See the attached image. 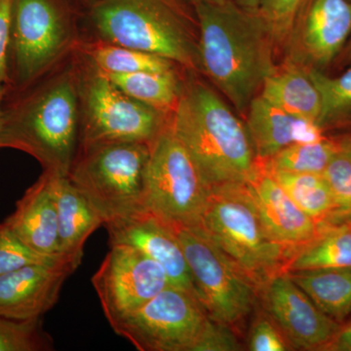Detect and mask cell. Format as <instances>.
Returning a JSON list of instances; mask_svg holds the SVG:
<instances>
[{"label":"cell","instance_id":"obj_1","mask_svg":"<svg viewBox=\"0 0 351 351\" xmlns=\"http://www.w3.org/2000/svg\"><path fill=\"white\" fill-rule=\"evenodd\" d=\"M80 64L75 61L19 90H7L0 149L34 156L43 171L68 176L80 147Z\"/></svg>","mask_w":351,"mask_h":351},{"label":"cell","instance_id":"obj_2","mask_svg":"<svg viewBox=\"0 0 351 351\" xmlns=\"http://www.w3.org/2000/svg\"><path fill=\"white\" fill-rule=\"evenodd\" d=\"M197 63L239 112L246 113L274 71V43L258 13L234 2L196 4Z\"/></svg>","mask_w":351,"mask_h":351},{"label":"cell","instance_id":"obj_3","mask_svg":"<svg viewBox=\"0 0 351 351\" xmlns=\"http://www.w3.org/2000/svg\"><path fill=\"white\" fill-rule=\"evenodd\" d=\"M169 123L211 189L245 184L257 169L246 124L207 85L184 83Z\"/></svg>","mask_w":351,"mask_h":351},{"label":"cell","instance_id":"obj_4","mask_svg":"<svg viewBox=\"0 0 351 351\" xmlns=\"http://www.w3.org/2000/svg\"><path fill=\"white\" fill-rule=\"evenodd\" d=\"M88 20L97 40L198 69L197 38L170 0H95Z\"/></svg>","mask_w":351,"mask_h":351},{"label":"cell","instance_id":"obj_5","mask_svg":"<svg viewBox=\"0 0 351 351\" xmlns=\"http://www.w3.org/2000/svg\"><path fill=\"white\" fill-rule=\"evenodd\" d=\"M77 25L66 0H13L8 91L47 75L77 45Z\"/></svg>","mask_w":351,"mask_h":351},{"label":"cell","instance_id":"obj_6","mask_svg":"<svg viewBox=\"0 0 351 351\" xmlns=\"http://www.w3.org/2000/svg\"><path fill=\"white\" fill-rule=\"evenodd\" d=\"M149 156L151 144L147 143L113 142L80 147L68 177L86 195L106 223L145 208Z\"/></svg>","mask_w":351,"mask_h":351},{"label":"cell","instance_id":"obj_7","mask_svg":"<svg viewBox=\"0 0 351 351\" xmlns=\"http://www.w3.org/2000/svg\"><path fill=\"white\" fill-rule=\"evenodd\" d=\"M200 228L254 283L274 276L287 248L271 239L245 184L212 189Z\"/></svg>","mask_w":351,"mask_h":351},{"label":"cell","instance_id":"obj_8","mask_svg":"<svg viewBox=\"0 0 351 351\" xmlns=\"http://www.w3.org/2000/svg\"><path fill=\"white\" fill-rule=\"evenodd\" d=\"M211 193L195 159L168 122L151 144L145 209L174 228H193L200 226Z\"/></svg>","mask_w":351,"mask_h":351},{"label":"cell","instance_id":"obj_9","mask_svg":"<svg viewBox=\"0 0 351 351\" xmlns=\"http://www.w3.org/2000/svg\"><path fill=\"white\" fill-rule=\"evenodd\" d=\"M80 64V147L113 142L152 144L170 117L124 93L84 58Z\"/></svg>","mask_w":351,"mask_h":351},{"label":"cell","instance_id":"obj_10","mask_svg":"<svg viewBox=\"0 0 351 351\" xmlns=\"http://www.w3.org/2000/svg\"><path fill=\"white\" fill-rule=\"evenodd\" d=\"M188 261L196 298L212 320L230 325L250 313L254 282L198 226L175 228Z\"/></svg>","mask_w":351,"mask_h":351},{"label":"cell","instance_id":"obj_11","mask_svg":"<svg viewBox=\"0 0 351 351\" xmlns=\"http://www.w3.org/2000/svg\"><path fill=\"white\" fill-rule=\"evenodd\" d=\"M208 320L195 295L168 285L112 328L140 351H195Z\"/></svg>","mask_w":351,"mask_h":351},{"label":"cell","instance_id":"obj_12","mask_svg":"<svg viewBox=\"0 0 351 351\" xmlns=\"http://www.w3.org/2000/svg\"><path fill=\"white\" fill-rule=\"evenodd\" d=\"M92 284L112 327L170 285L160 265L121 244L110 245Z\"/></svg>","mask_w":351,"mask_h":351},{"label":"cell","instance_id":"obj_13","mask_svg":"<svg viewBox=\"0 0 351 351\" xmlns=\"http://www.w3.org/2000/svg\"><path fill=\"white\" fill-rule=\"evenodd\" d=\"M350 34V1L304 0L287 43L288 59L320 69L336 58Z\"/></svg>","mask_w":351,"mask_h":351},{"label":"cell","instance_id":"obj_14","mask_svg":"<svg viewBox=\"0 0 351 351\" xmlns=\"http://www.w3.org/2000/svg\"><path fill=\"white\" fill-rule=\"evenodd\" d=\"M104 226L110 245L133 247L162 267L170 285L195 295L188 261L173 226L145 208L110 219Z\"/></svg>","mask_w":351,"mask_h":351},{"label":"cell","instance_id":"obj_15","mask_svg":"<svg viewBox=\"0 0 351 351\" xmlns=\"http://www.w3.org/2000/svg\"><path fill=\"white\" fill-rule=\"evenodd\" d=\"M267 309L297 348L323 350L341 325L323 313L288 274H274L265 292Z\"/></svg>","mask_w":351,"mask_h":351},{"label":"cell","instance_id":"obj_16","mask_svg":"<svg viewBox=\"0 0 351 351\" xmlns=\"http://www.w3.org/2000/svg\"><path fill=\"white\" fill-rule=\"evenodd\" d=\"M76 269L64 261L32 263L0 274V316L39 319L56 304L64 283Z\"/></svg>","mask_w":351,"mask_h":351},{"label":"cell","instance_id":"obj_17","mask_svg":"<svg viewBox=\"0 0 351 351\" xmlns=\"http://www.w3.org/2000/svg\"><path fill=\"white\" fill-rule=\"evenodd\" d=\"M265 230L285 248H300L313 241L321 225L291 199L282 186L262 164L245 182Z\"/></svg>","mask_w":351,"mask_h":351},{"label":"cell","instance_id":"obj_18","mask_svg":"<svg viewBox=\"0 0 351 351\" xmlns=\"http://www.w3.org/2000/svg\"><path fill=\"white\" fill-rule=\"evenodd\" d=\"M4 221L31 250L43 257L64 260L60 254L53 173L43 171Z\"/></svg>","mask_w":351,"mask_h":351},{"label":"cell","instance_id":"obj_19","mask_svg":"<svg viewBox=\"0 0 351 351\" xmlns=\"http://www.w3.org/2000/svg\"><path fill=\"white\" fill-rule=\"evenodd\" d=\"M53 191L56 202L60 254L77 269L85 243L95 230L104 226L105 219L68 176L53 173Z\"/></svg>","mask_w":351,"mask_h":351},{"label":"cell","instance_id":"obj_20","mask_svg":"<svg viewBox=\"0 0 351 351\" xmlns=\"http://www.w3.org/2000/svg\"><path fill=\"white\" fill-rule=\"evenodd\" d=\"M247 130L257 159L265 161L289 145L322 138V130L284 112L258 95L247 110Z\"/></svg>","mask_w":351,"mask_h":351},{"label":"cell","instance_id":"obj_21","mask_svg":"<svg viewBox=\"0 0 351 351\" xmlns=\"http://www.w3.org/2000/svg\"><path fill=\"white\" fill-rule=\"evenodd\" d=\"M258 95L289 114L318 127L319 92L302 64L288 59L281 68L276 66Z\"/></svg>","mask_w":351,"mask_h":351},{"label":"cell","instance_id":"obj_22","mask_svg":"<svg viewBox=\"0 0 351 351\" xmlns=\"http://www.w3.org/2000/svg\"><path fill=\"white\" fill-rule=\"evenodd\" d=\"M321 311L337 322L351 314V267H325L288 272Z\"/></svg>","mask_w":351,"mask_h":351},{"label":"cell","instance_id":"obj_23","mask_svg":"<svg viewBox=\"0 0 351 351\" xmlns=\"http://www.w3.org/2000/svg\"><path fill=\"white\" fill-rule=\"evenodd\" d=\"M351 267V218L321 226L319 234L288 261V271Z\"/></svg>","mask_w":351,"mask_h":351},{"label":"cell","instance_id":"obj_24","mask_svg":"<svg viewBox=\"0 0 351 351\" xmlns=\"http://www.w3.org/2000/svg\"><path fill=\"white\" fill-rule=\"evenodd\" d=\"M106 75L131 98L169 117L179 103L184 87L176 69Z\"/></svg>","mask_w":351,"mask_h":351},{"label":"cell","instance_id":"obj_25","mask_svg":"<svg viewBox=\"0 0 351 351\" xmlns=\"http://www.w3.org/2000/svg\"><path fill=\"white\" fill-rule=\"evenodd\" d=\"M269 172L291 199L320 225L331 223L335 219L338 207L324 176L282 171Z\"/></svg>","mask_w":351,"mask_h":351},{"label":"cell","instance_id":"obj_26","mask_svg":"<svg viewBox=\"0 0 351 351\" xmlns=\"http://www.w3.org/2000/svg\"><path fill=\"white\" fill-rule=\"evenodd\" d=\"M82 49L85 59L106 75L169 71L178 66L167 58L100 40L84 44Z\"/></svg>","mask_w":351,"mask_h":351},{"label":"cell","instance_id":"obj_27","mask_svg":"<svg viewBox=\"0 0 351 351\" xmlns=\"http://www.w3.org/2000/svg\"><path fill=\"white\" fill-rule=\"evenodd\" d=\"M341 149V141L324 137L295 143L262 161V165L269 171L322 174L335 154Z\"/></svg>","mask_w":351,"mask_h":351},{"label":"cell","instance_id":"obj_28","mask_svg":"<svg viewBox=\"0 0 351 351\" xmlns=\"http://www.w3.org/2000/svg\"><path fill=\"white\" fill-rule=\"evenodd\" d=\"M306 68L320 95L318 127L321 130L351 119V66L337 77L328 76L313 66Z\"/></svg>","mask_w":351,"mask_h":351},{"label":"cell","instance_id":"obj_29","mask_svg":"<svg viewBox=\"0 0 351 351\" xmlns=\"http://www.w3.org/2000/svg\"><path fill=\"white\" fill-rule=\"evenodd\" d=\"M54 339L39 319L16 321L0 316V351H52Z\"/></svg>","mask_w":351,"mask_h":351},{"label":"cell","instance_id":"obj_30","mask_svg":"<svg viewBox=\"0 0 351 351\" xmlns=\"http://www.w3.org/2000/svg\"><path fill=\"white\" fill-rule=\"evenodd\" d=\"M325 180L336 200V217L331 223L351 218V149L343 145V149L331 159L324 172Z\"/></svg>","mask_w":351,"mask_h":351},{"label":"cell","instance_id":"obj_31","mask_svg":"<svg viewBox=\"0 0 351 351\" xmlns=\"http://www.w3.org/2000/svg\"><path fill=\"white\" fill-rule=\"evenodd\" d=\"M304 0H262L260 14L276 46H287Z\"/></svg>","mask_w":351,"mask_h":351},{"label":"cell","instance_id":"obj_32","mask_svg":"<svg viewBox=\"0 0 351 351\" xmlns=\"http://www.w3.org/2000/svg\"><path fill=\"white\" fill-rule=\"evenodd\" d=\"M57 261L64 260L38 255L21 241L5 221L0 223V274L32 263H53Z\"/></svg>","mask_w":351,"mask_h":351},{"label":"cell","instance_id":"obj_33","mask_svg":"<svg viewBox=\"0 0 351 351\" xmlns=\"http://www.w3.org/2000/svg\"><path fill=\"white\" fill-rule=\"evenodd\" d=\"M241 350L237 337L228 325L217 322L209 317L201 335L195 351H237Z\"/></svg>","mask_w":351,"mask_h":351},{"label":"cell","instance_id":"obj_34","mask_svg":"<svg viewBox=\"0 0 351 351\" xmlns=\"http://www.w3.org/2000/svg\"><path fill=\"white\" fill-rule=\"evenodd\" d=\"M249 348L252 351H285L288 346L276 326L267 319H260L252 329Z\"/></svg>","mask_w":351,"mask_h":351},{"label":"cell","instance_id":"obj_35","mask_svg":"<svg viewBox=\"0 0 351 351\" xmlns=\"http://www.w3.org/2000/svg\"><path fill=\"white\" fill-rule=\"evenodd\" d=\"M13 0H0V85L8 84V55Z\"/></svg>","mask_w":351,"mask_h":351},{"label":"cell","instance_id":"obj_36","mask_svg":"<svg viewBox=\"0 0 351 351\" xmlns=\"http://www.w3.org/2000/svg\"><path fill=\"white\" fill-rule=\"evenodd\" d=\"M325 351H351V320L339 327L334 338L325 346Z\"/></svg>","mask_w":351,"mask_h":351},{"label":"cell","instance_id":"obj_37","mask_svg":"<svg viewBox=\"0 0 351 351\" xmlns=\"http://www.w3.org/2000/svg\"><path fill=\"white\" fill-rule=\"evenodd\" d=\"M237 5L250 13H258L262 0H233Z\"/></svg>","mask_w":351,"mask_h":351},{"label":"cell","instance_id":"obj_38","mask_svg":"<svg viewBox=\"0 0 351 351\" xmlns=\"http://www.w3.org/2000/svg\"><path fill=\"white\" fill-rule=\"evenodd\" d=\"M188 1L193 6L196 4H215V5H218V4L228 3V2L232 1V0H188Z\"/></svg>","mask_w":351,"mask_h":351},{"label":"cell","instance_id":"obj_39","mask_svg":"<svg viewBox=\"0 0 351 351\" xmlns=\"http://www.w3.org/2000/svg\"><path fill=\"white\" fill-rule=\"evenodd\" d=\"M7 85H0V132H1L2 127V105H3L4 98H5L7 94Z\"/></svg>","mask_w":351,"mask_h":351},{"label":"cell","instance_id":"obj_40","mask_svg":"<svg viewBox=\"0 0 351 351\" xmlns=\"http://www.w3.org/2000/svg\"><path fill=\"white\" fill-rule=\"evenodd\" d=\"M341 143H343V145H346V147H350L351 149V135L341 140Z\"/></svg>","mask_w":351,"mask_h":351}]
</instances>
